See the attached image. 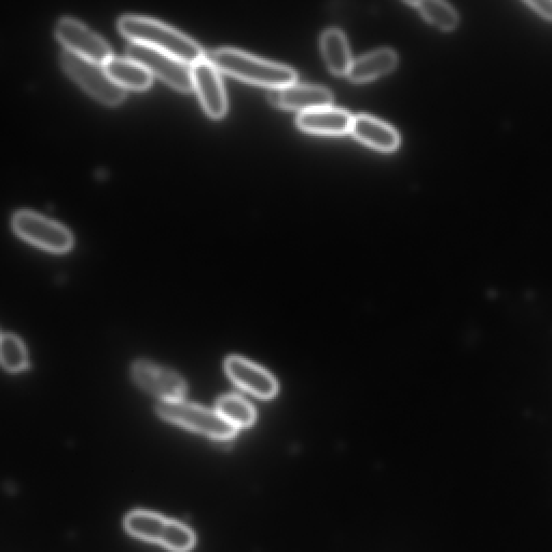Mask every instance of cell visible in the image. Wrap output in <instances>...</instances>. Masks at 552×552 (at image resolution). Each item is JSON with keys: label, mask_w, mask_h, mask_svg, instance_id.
Wrapping results in <instances>:
<instances>
[{"label": "cell", "mask_w": 552, "mask_h": 552, "mask_svg": "<svg viewBox=\"0 0 552 552\" xmlns=\"http://www.w3.org/2000/svg\"><path fill=\"white\" fill-rule=\"evenodd\" d=\"M117 24L119 31L133 43L167 52L190 65L204 57L196 40L167 23L145 16L123 15Z\"/></svg>", "instance_id": "6da1fadb"}, {"label": "cell", "mask_w": 552, "mask_h": 552, "mask_svg": "<svg viewBox=\"0 0 552 552\" xmlns=\"http://www.w3.org/2000/svg\"><path fill=\"white\" fill-rule=\"evenodd\" d=\"M210 60L220 71L270 90L292 86L297 79L291 67L268 62L234 48H219L212 53Z\"/></svg>", "instance_id": "7a4b0ae2"}, {"label": "cell", "mask_w": 552, "mask_h": 552, "mask_svg": "<svg viewBox=\"0 0 552 552\" xmlns=\"http://www.w3.org/2000/svg\"><path fill=\"white\" fill-rule=\"evenodd\" d=\"M124 528L134 537L157 543L174 552H188L196 545V535L184 523L161 515L135 510L124 520Z\"/></svg>", "instance_id": "3957f363"}, {"label": "cell", "mask_w": 552, "mask_h": 552, "mask_svg": "<svg viewBox=\"0 0 552 552\" xmlns=\"http://www.w3.org/2000/svg\"><path fill=\"white\" fill-rule=\"evenodd\" d=\"M156 410L163 420L216 440H230L237 435V427L230 424L217 411L188 404L183 400L161 402Z\"/></svg>", "instance_id": "277c9868"}, {"label": "cell", "mask_w": 552, "mask_h": 552, "mask_svg": "<svg viewBox=\"0 0 552 552\" xmlns=\"http://www.w3.org/2000/svg\"><path fill=\"white\" fill-rule=\"evenodd\" d=\"M60 63L66 74L96 100L116 105L124 99L126 91L109 77L103 64L82 58L67 49L60 54Z\"/></svg>", "instance_id": "5b68a950"}, {"label": "cell", "mask_w": 552, "mask_h": 552, "mask_svg": "<svg viewBox=\"0 0 552 552\" xmlns=\"http://www.w3.org/2000/svg\"><path fill=\"white\" fill-rule=\"evenodd\" d=\"M11 226L21 239L51 253H65L73 246L72 233L63 225L32 211L13 214Z\"/></svg>", "instance_id": "8992f818"}, {"label": "cell", "mask_w": 552, "mask_h": 552, "mask_svg": "<svg viewBox=\"0 0 552 552\" xmlns=\"http://www.w3.org/2000/svg\"><path fill=\"white\" fill-rule=\"evenodd\" d=\"M126 53L127 58L140 63L171 87L181 91L193 88L191 65L173 55L138 43L129 44Z\"/></svg>", "instance_id": "52a82bcc"}, {"label": "cell", "mask_w": 552, "mask_h": 552, "mask_svg": "<svg viewBox=\"0 0 552 552\" xmlns=\"http://www.w3.org/2000/svg\"><path fill=\"white\" fill-rule=\"evenodd\" d=\"M54 33L65 49L82 58L104 64L113 57L112 50L100 35L72 17L60 18L55 24Z\"/></svg>", "instance_id": "ba28073f"}, {"label": "cell", "mask_w": 552, "mask_h": 552, "mask_svg": "<svg viewBox=\"0 0 552 552\" xmlns=\"http://www.w3.org/2000/svg\"><path fill=\"white\" fill-rule=\"evenodd\" d=\"M132 377L140 388L163 403L183 400L187 393L185 381L176 372L148 361H137L132 367Z\"/></svg>", "instance_id": "9c48e42d"}, {"label": "cell", "mask_w": 552, "mask_h": 552, "mask_svg": "<svg viewBox=\"0 0 552 552\" xmlns=\"http://www.w3.org/2000/svg\"><path fill=\"white\" fill-rule=\"evenodd\" d=\"M193 87L196 88L205 113L212 118L223 117L227 112V96L218 68L203 57L191 65Z\"/></svg>", "instance_id": "30bf717a"}, {"label": "cell", "mask_w": 552, "mask_h": 552, "mask_svg": "<svg viewBox=\"0 0 552 552\" xmlns=\"http://www.w3.org/2000/svg\"><path fill=\"white\" fill-rule=\"evenodd\" d=\"M268 98L274 106L306 113L329 107L334 101L333 93L317 86L292 85L283 89H271Z\"/></svg>", "instance_id": "8fae6325"}, {"label": "cell", "mask_w": 552, "mask_h": 552, "mask_svg": "<svg viewBox=\"0 0 552 552\" xmlns=\"http://www.w3.org/2000/svg\"><path fill=\"white\" fill-rule=\"evenodd\" d=\"M225 368L234 383L258 398L270 399L278 393V383L269 372L241 357L228 358Z\"/></svg>", "instance_id": "7c38bea8"}, {"label": "cell", "mask_w": 552, "mask_h": 552, "mask_svg": "<svg viewBox=\"0 0 552 552\" xmlns=\"http://www.w3.org/2000/svg\"><path fill=\"white\" fill-rule=\"evenodd\" d=\"M353 118L345 110L329 106L299 114L297 126L311 134L343 135L351 132Z\"/></svg>", "instance_id": "4fadbf2b"}, {"label": "cell", "mask_w": 552, "mask_h": 552, "mask_svg": "<svg viewBox=\"0 0 552 552\" xmlns=\"http://www.w3.org/2000/svg\"><path fill=\"white\" fill-rule=\"evenodd\" d=\"M351 133L357 141L382 153H392L400 144L399 134L394 128L370 116L354 117Z\"/></svg>", "instance_id": "5bb4252c"}, {"label": "cell", "mask_w": 552, "mask_h": 552, "mask_svg": "<svg viewBox=\"0 0 552 552\" xmlns=\"http://www.w3.org/2000/svg\"><path fill=\"white\" fill-rule=\"evenodd\" d=\"M397 54L391 49H380L353 61L348 77L356 84L377 79L389 74L396 67Z\"/></svg>", "instance_id": "9a60e30c"}, {"label": "cell", "mask_w": 552, "mask_h": 552, "mask_svg": "<svg viewBox=\"0 0 552 552\" xmlns=\"http://www.w3.org/2000/svg\"><path fill=\"white\" fill-rule=\"evenodd\" d=\"M103 66L109 77L122 88L142 90L150 85L148 69L129 58L110 57Z\"/></svg>", "instance_id": "2e32d148"}, {"label": "cell", "mask_w": 552, "mask_h": 552, "mask_svg": "<svg viewBox=\"0 0 552 552\" xmlns=\"http://www.w3.org/2000/svg\"><path fill=\"white\" fill-rule=\"evenodd\" d=\"M321 48L329 71L348 76L353 61L347 37L340 30L329 29L322 35Z\"/></svg>", "instance_id": "e0dca14e"}, {"label": "cell", "mask_w": 552, "mask_h": 552, "mask_svg": "<svg viewBox=\"0 0 552 552\" xmlns=\"http://www.w3.org/2000/svg\"><path fill=\"white\" fill-rule=\"evenodd\" d=\"M416 6L426 21H429L441 31L450 32L459 25L458 12L452 6L440 0H422V2H409Z\"/></svg>", "instance_id": "ac0fdd59"}, {"label": "cell", "mask_w": 552, "mask_h": 552, "mask_svg": "<svg viewBox=\"0 0 552 552\" xmlns=\"http://www.w3.org/2000/svg\"><path fill=\"white\" fill-rule=\"evenodd\" d=\"M216 411L237 429L250 427L256 420L255 409L239 396L229 395L220 398Z\"/></svg>", "instance_id": "d6986e66"}, {"label": "cell", "mask_w": 552, "mask_h": 552, "mask_svg": "<svg viewBox=\"0 0 552 552\" xmlns=\"http://www.w3.org/2000/svg\"><path fill=\"white\" fill-rule=\"evenodd\" d=\"M2 364L10 372H20L27 366V354L22 341L13 335L2 336Z\"/></svg>", "instance_id": "ffe728a7"}, {"label": "cell", "mask_w": 552, "mask_h": 552, "mask_svg": "<svg viewBox=\"0 0 552 552\" xmlns=\"http://www.w3.org/2000/svg\"><path fill=\"white\" fill-rule=\"evenodd\" d=\"M527 5L533 9L538 16L552 21V0H529Z\"/></svg>", "instance_id": "44dd1931"}]
</instances>
